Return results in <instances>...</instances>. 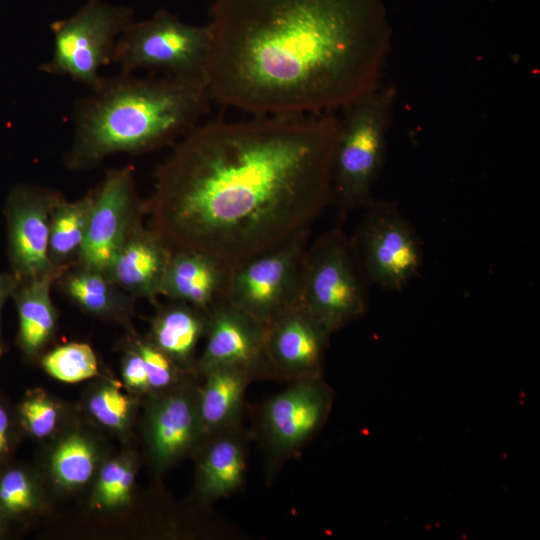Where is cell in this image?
<instances>
[{
  "label": "cell",
  "mask_w": 540,
  "mask_h": 540,
  "mask_svg": "<svg viewBox=\"0 0 540 540\" xmlns=\"http://www.w3.org/2000/svg\"><path fill=\"white\" fill-rule=\"evenodd\" d=\"M248 438L241 424L204 436L196 450L195 492L203 504L229 497L244 485Z\"/></svg>",
  "instance_id": "cell-17"
},
{
  "label": "cell",
  "mask_w": 540,
  "mask_h": 540,
  "mask_svg": "<svg viewBox=\"0 0 540 540\" xmlns=\"http://www.w3.org/2000/svg\"><path fill=\"white\" fill-rule=\"evenodd\" d=\"M332 403L321 376L289 382L260 408L258 432L269 469L295 456L318 432Z\"/></svg>",
  "instance_id": "cell-10"
},
{
  "label": "cell",
  "mask_w": 540,
  "mask_h": 540,
  "mask_svg": "<svg viewBox=\"0 0 540 540\" xmlns=\"http://www.w3.org/2000/svg\"><path fill=\"white\" fill-rule=\"evenodd\" d=\"M135 471L129 462L112 460L107 462L99 475L95 498L100 506L112 508L127 503L130 499Z\"/></svg>",
  "instance_id": "cell-26"
},
{
  "label": "cell",
  "mask_w": 540,
  "mask_h": 540,
  "mask_svg": "<svg viewBox=\"0 0 540 540\" xmlns=\"http://www.w3.org/2000/svg\"><path fill=\"white\" fill-rule=\"evenodd\" d=\"M266 325L221 300L208 313L205 344L197 359V373L216 366H237L256 379H273L265 346Z\"/></svg>",
  "instance_id": "cell-12"
},
{
  "label": "cell",
  "mask_w": 540,
  "mask_h": 540,
  "mask_svg": "<svg viewBox=\"0 0 540 540\" xmlns=\"http://www.w3.org/2000/svg\"><path fill=\"white\" fill-rule=\"evenodd\" d=\"M398 90L383 82L343 108L332 160V204L344 217L375 198Z\"/></svg>",
  "instance_id": "cell-4"
},
{
  "label": "cell",
  "mask_w": 540,
  "mask_h": 540,
  "mask_svg": "<svg viewBox=\"0 0 540 540\" xmlns=\"http://www.w3.org/2000/svg\"><path fill=\"white\" fill-rule=\"evenodd\" d=\"M310 228L231 265L226 299L263 324L299 302Z\"/></svg>",
  "instance_id": "cell-8"
},
{
  "label": "cell",
  "mask_w": 540,
  "mask_h": 540,
  "mask_svg": "<svg viewBox=\"0 0 540 540\" xmlns=\"http://www.w3.org/2000/svg\"><path fill=\"white\" fill-rule=\"evenodd\" d=\"M173 248L155 229H147L139 218L114 258L108 278L132 297L154 302Z\"/></svg>",
  "instance_id": "cell-16"
},
{
  "label": "cell",
  "mask_w": 540,
  "mask_h": 540,
  "mask_svg": "<svg viewBox=\"0 0 540 540\" xmlns=\"http://www.w3.org/2000/svg\"><path fill=\"white\" fill-rule=\"evenodd\" d=\"M369 286L350 238L334 227L305 252L298 303L332 334L365 313Z\"/></svg>",
  "instance_id": "cell-5"
},
{
  "label": "cell",
  "mask_w": 540,
  "mask_h": 540,
  "mask_svg": "<svg viewBox=\"0 0 540 540\" xmlns=\"http://www.w3.org/2000/svg\"><path fill=\"white\" fill-rule=\"evenodd\" d=\"M10 286L11 283L8 281V279L0 276V309L5 297L9 293Z\"/></svg>",
  "instance_id": "cell-33"
},
{
  "label": "cell",
  "mask_w": 540,
  "mask_h": 540,
  "mask_svg": "<svg viewBox=\"0 0 540 540\" xmlns=\"http://www.w3.org/2000/svg\"><path fill=\"white\" fill-rule=\"evenodd\" d=\"M122 375L129 387L139 391H150L143 359L135 347L125 357Z\"/></svg>",
  "instance_id": "cell-31"
},
{
  "label": "cell",
  "mask_w": 540,
  "mask_h": 540,
  "mask_svg": "<svg viewBox=\"0 0 540 540\" xmlns=\"http://www.w3.org/2000/svg\"><path fill=\"white\" fill-rule=\"evenodd\" d=\"M94 468V449L79 434H72L61 441L51 457L53 476L65 487L83 485L92 476Z\"/></svg>",
  "instance_id": "cell-24"
},
{
  "label": "cell",
  "mask_w": 540,
  "mask_h": 540,
  "mask_svg": "<svg viewBox=\"0 0 540 540\" xmlns=\"http://www.w3.org/2000/svg\"><path fill=\"white\" fill-rule=\"evenodd\" d=\"M340 118L254 115L182 137L142 206L172 248L233 265L307 228L332 204Z\"/></svg>",
  "instance_id": "cell-1"
},
{
  "label": "cell",
  "mask_w": 540,
  "mask_h": 540,
  "mask_svg": "<svg viewBox=\"0 0 540 540\" xmlns=\"http://www.w3.org/2000/svg\"><path fill=\"white\" fill-rule=\"evenodd\" d=\"M42 366L52 377L65 383H76L98 374L97 357L85 343L59 346L42 359Z\"/></svg>",
  "instance_id": "cell-25"
},
{
  "label": "cell",
  "mask_w": 540,
  "mask_h": 540,
  "mask_svg": "<svg viewBox=\"0 0 540 540\" xmlns=\"http://www.w3.org/2000/svg\"><path fill=\"white\" fill-rule=\"evenodd\" d=\"M350 238L370 285L402 291L423 264L422 243L396 203L374 199Z\"/></svg>",
  "instance_id": "cell-9"
},
{
  "label": "cell",
  "mask_w": 540,
  "mask_h": 540,
  "mask_svg": "<svg viewBox=\"0 0 540 540\" xmlns=\"http://www.w3.org/2000/svg\"><path fill=\"white\" fill-rule=\"evenodd\" d=\"M65 271L58 270L25 281L17 294L19 336L27 353L38 352L53 334L57 317L50 289Z\"/></svg>",
  "instance_id": "cell-21"
},
{
  "label": "cell",
  "mask_w": 540,
  "mask_h": 540,
  "mask_svg": "<svg viewBox=\"0 0 540 540\" xmlns=\"http://www.w3.org/2000/svg\"><path fill=\"white\" fill-rule=\"evenodd\" d=\"M8 416L6 411L0 406V454L8 447Z\"/></svg>",
  "instance_id": "cell-32"
},
{
  "label": "cell",
  "mask_w": 540,
  "mask_h": 540,
  "mask_svg": "<svg viewBox=\"0 0 540 540\" xmlns=\"http://www.w3.org/2000/svg\"><path fill=\"white\" fill-rule=\"evenodd\" d=\"M330 335L299 303L266 324L265 346L273 379L289 383L321 376Z\"/></svg>",
  "instance_id": "cell-13"
},
{
  "label": "cell",
  "mask_w": 540,
  "mask_h": 540,
  "mask_svg": "<svg viewBox=\"0 0 540 540\" xmlns=\"http://www.w3.org/2000/svg\"><path fill=\"white\" fill-rule=\"evenodd\" d=\"M211 53L207 25L185 23L166 9L133 21L119 36L113 63L120 71L205 80ZM208 83V82H207Z\"/></svg>",
  "instance_id": "cell-6"
},
{
  "label": "cell",
  "mask_w": 540,
  "mask_h": 540,
  "mask_svg": "<svg viewBox=\"0 0 540 540\" xmlns=\"http://www.w3.org/2000/svg\"><path fill=\"white\" fill-rule=\"evenodd\" d=\"M88 408L102 425L123 429L130 417L131 401L116 387L105 386L92 395Z\"/></svg>",
  "instance_id": "cell-28"
},
{
  "label": "cell",
  "mask_w": 540,
  "mask_h": 540,
  "mask_svg": "<svg viewBox=\"0 0 540 540\" xmlns=\"http://www.w3.org/2000/svg\"><path fill=\"white\" fill-rule=\"evenodd\" d=\"M134 347L143 359L150 391L159 393L168 390L183 381L181 374H188L148 338L137 340Z\"/></svg>",
  "instance_id": "cell-27"
},
{
  "label": "cell",
  "mask_w": 540,
  "mask_h": 540,
  "mask_svg": "<svg viewBox=\"0 0 540 540\" xmlns=\"http://www.w3.org/2000/svg\"><path fill=\"white\" fill-rule=\"evenodd\" d=\"M212 100L253 115L320 114L378 87L385 0H212Z\"/></svg>",
  "instance_id": "cell-2"
},
{
  "label": "cell",
  "mask_w": 540,
  "mask_h": 540,
  "mask_svg": "<svg viewBox=\"0 0 540 540\" xmlns=\"http://www.w3.org/2000/svg\"><path fill=\"white\" fill-rule=\"evenodd\" d=\"M61 197L56 191L35 186L21 187L11 197L10 250L17 276L24 282L67 270L54 267L48 255L51 212Z\"/></svg>",
  "instance_id": "cell-14"
},
{
  "label": "cell",
  "mask_w": 540,
  "mask_h": 540,
  "mask_svg": "<svg viewBox=\"0 0 540 540\" xmlns=\"http://www.w3.org/2000/svg\"><path fill=\"white\" fill-rule=\"evenodd\" d=\"M94 190L83 198L68 202L61 197L55 204L50 217L48 255L52 265L59 269L72 267L78 260L83 245Z\"/></svg>",
  "instance_id": "cell-22"
},
{
  "label": "cell",
  "mask_w": 540,
  "mask_h": 540,
  "mask_svg": "<svg viewBox=\"0 0 540 540\" xmlns=\"http://www.w3.org/2000/svg\"><path fill=\"white\" fill-rule=\"evenodd\" d=\"M140 212L132 169L108 171L94 190L85 239L75 265L107 274Z\"/></svg>",
  "instance_id": "cell-11"
},
{
  "label": "cell",
  "mask_w": 540,
  "mask_h": 540,
  "mask_svg": "<svg viewBox=\"0 0 540 540\" xmlns=\"http://www.w3.org/2000/svg\"><path fill=\"white\" fill-rule=\"evenodd\" d=\"M198 412L202 438L241 424L244 397L255 375L237 366H216L200 374Z\"/></svg>",
  "instance_id": "cell-19"
},
{
  "label": "cell",
  "mask_w": 540,
  "mask_h": 540,
  "mask_svg": "<svg viewBox=\"0 0 540 540\" xmlns=\"http://www.w3.org/2000/svg\"><path fill=\"white\" fill-rule=\"evenodd\" d=\"M134 14L128 6L87 0L71 16L51 23L52 54L39 69L95 88L103 79L101 68L113 62L116 42Z\"/></svg>",
  "instance_id": "cell-7"
},
{
  "label": "cell",
  "mask_w": 540,
  "mask_h": 540,
  "mask_svg": "<svg viewBox=\"0 0 540 540\" xmlns=\"http://www.w3.org/2000/svg\"><path fill=\"white\" fill-rule=\"evenodd\" d=\"M21 414L29 431L38 438L50 435L56 427V406L44 394L26 399L21 405Z\"/></svg>",
  "instance_id": "cell-29"
},
{
  "label": "cell",
  "mask_w": 540,
  "mask_h": 540,
  "mask_svg": "<svg viewBox=\"0 0 540 540\" xmlns=\"http://www.w3.org/2000/svg\"><path fill=\"white\" fill-rule=\"evenodd\" d=\"M230 269V264L208 253L173 248L160 295L208 314L226 299Z\"/></svg>",
  "instance_id": "cell-18"
},
{
  "label": "cell",
  "mask_w": 540,
  "mask_h": 540,
  "mask_svg": "<svg viewBox=\"0 0 540 540\" xmlns=\"http://www.w3.org/2000/svg\"><path fill=\"white\" fill-rule=\"evenodd\" d=\"M34 494L27 476L20 470H12L0 481V502L10 512H21L33 505Z\"/></svg>",
  "instance_id": "cell-30"
},
{
  "label": "cell",
  "mask_w": 540,
  "mask_h": 540,
  "mask_svg": "<svg viewBox=\"0 0 540 540\" xmlns=\"http://www.w3.org/2000/svg\"><path fill=\"white\" fill-rule=\"evenodd\" d=\"M208 314L187 303L170 300L151 320L148 339L185 373H197L196 350L205 337Z\"/></svg>",
  "instance_id": "cell-20"
},
{
  "label": "cell",
  "mask_w": 540,
  "mask_h": 540,
  "mask_svg": "<svg viewBox=\"0 0 540 540\" xmlns=\"http://www.w3.org/2000/svg\"><path fill=\"white\" fill-rule=\"evenodd\" d=\"M78 99L66 166L87 170L117 153L141 154L193 130L212 101L205 80L120 71Z\"/></svg>",
  "instance_id": "cell-3"
},
{
  "label": "cell",
  "mask_w": 540,
  "mask_h": 540,
  "mask_svg": "<svg viewBox=\"0 0 540 540\" xmlns=\"http://www.w3.org/2000/svg\"><path fill=\"white\" fill-rule=\"evenodd\" d=\"M57 280L73 302L93 315L117 316L130 307V295L116 286L106 274L97 270L75 265Z\"/></svg>",
  "instance_id": "cell-23"
},
{
  "label": "cell",
  "mask_w": 540,
  "mask_h": 540,
  "mask_svg": "<svg viewBox=\"0 0 540 540\" xmlns=\"http://www.w3.org/2000/svg\"><path fill=\"white\" fill-rule=\"evenodd\" d=\"M198 390L199 383L183 380L154 393L148 411L147 441L157 467L166 468L199 445Z\"/></svg>",
  "instance_id": "cell-15"
}]
</instances>
